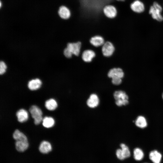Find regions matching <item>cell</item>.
Wrapping results in <instances>:
<instances>
[{
    "label": "cell",
    "instance_id": "1",
    "mask_svg": "<svg viewBox=\"0 0 163 163\" xmlns=\"http://www.w3.org/2000/svg\"><path fill=\"white\" fill-rule=\"evenodd\" d=\"M109 77L112 78V82L115 85H118L122 82V78L123 77L124 72L120 68H113L109 71L108 74Z\"/></svg>",
    "mask_w": 163,
    "mask_h": 163
},
{
    "label": "cell",
    "instance_id": "2",
    "mask_svg": "<svg viewBox=\"0 0 163 163\" xmlns=\"http://www.w3.org/2000/svg\"><path fill=\"white\" fill-rule=\"evenodd\" d=\"M162 10L161 5L157 2H155L150 7L149 13L154 19L161 21L163 20V17L161 14Z\"/></svg>",
    "mask_w": 163,
    "mask_h": 163
},
{
    "label": "cell",
    "instance_id": "3",
    "mask_svg": "<svg viewBox=\"0 0 163 163\" xmlns=\"http://www.w3.org/2000/svg\"><path fill=\"white\" fill-rule=\"evenodd\" d=\"M113 96L117 106H121L128 104V97L124 91L121 90L116 91L114 93Z\"/></svg>",
    "mask_w": 163,
    "mask_h": 163
},
{
    "label": "cell",
    "instance_id": "4",
    "mask_svg": "<svg viewBox=\"0 0 163 163\" xmlns=\"http://www.w3.org/2000/svg\"><path fill=\"white\" fill-rule=\"evenodd\" d=\"M29 111L34 119V124L36 125L39 124L43 119L41 110L37 106L33 105L30 108Z\"/></svg>",
    "mask_w": 163,
    "mask_h": 163
},
{
    "label": "cell",
    "instance_id": "5",
    "mask_svg": "<svg viewBox=\"0 0 163 163\" xmlns=\"http://www.w3.org/2000/svg\"><path fill=\"white\" fill-rule=\"evenodd\" d=\"M103 11L105 16L109 19L114 18L117 17L118 13L117 8L111 4L105 5L103 8Z\"/></svg>",
    "mask_w": 163,
    "mask_h": 163
},
{
    "label": "cell",
    "instance_id": "6",
    "mask_svg": "<svg viewBox=\"0 0 163 163\" xmlns=\"http://www.w3.org/2000/svg\"><path fill=\"white\" fill-rule=\"evenodd\" d=\"M115 50L114 47L110 42L107 41L103 45L102 51L103 55L106 57L111 56Z\"/></svg>",
    "mask_w": 163,
    "mask_h": 163
},
{
    "label": "cell",
    "instance_id": "7",
    "mask_svg": "<svg viewBox=\"0 0 163 163\" xmlns=\"http://www.w3.org/2000/svg\"><path fill=\"white\" fill-rule=\"evenodd\" d=\"M81 46V43L78 42L68 43L66 48L72 55L78 56L80 52Z\"/></svg>",
    "mask_w": 163,
    "mask_h": 163
},
{
    "label": "cell",
    "instance_id": "8",
    "mask_svg": "<svg viewBox=\"0 0 163 163\" xmlns=\"http://www.w3.org/2000/svg\"><path fill=\"white\" fill-rule=\"evenodd\" d=\"M59 16L62 19L67 20L71 16V12L70 9L65 5L60 6L58 11Z\"/></svg>",
    "mask_w": 163,
    "mask_h": 163
},
{
    "label": "cell",
    "instance_id": "9",
    "mask_svg": "<svg viewBox=\"0 0 163 163\" xmlns=\"http://www.w3.org/2000/svg\"><path fill=\"white\" fill-rule=\"evenodd\" d=\"M131 9L134 12L141 13L145 10L144 4L141 1L136 0L133 2L130 5Z\"/></svg>",
    "mask_w": 163,
    "mask_h": 163
},
{
    "label": "cell",
    "instance_id": "10",
    "mask_svg": "<svg viewBox=\"0 0 163 163\" xmlns=\"http://www.w3.org/2000/svg\"><path fill=\"white\" fill-rule=\"evenodd\" d=\"M99 98L97 95L95 94H91L87 101V105L90 108H94L99 104Z\"/></svg>",
    "mask_w": 163,
    "mask_h": 163
},
{
    "label": "cell",
    "instance_id": "11",
    "mask_svg": "<svg viewBox=\"0 0 163 163\" xmlns=\"http://www.w3.org/2000/svg\"><path fill=\"white\" fill-rule=\"evenodd\" d=\"M18 121L20 123H23L27 120L28 114L27 111L23 109L18 110L16 113Z\"/></svg>",
    "mask_w": 163,
    "mask_h": 163
},
{
    "label": "cell",
    "instance_id": "12",
    "mask_svg": "<svg viewBox=\"0 0 163 163\" xmlns=\"http://www.w3.org/2000/svg\"><path fill=\"white\" fill-rule=\"evenodd\" d=\"M39 149V151L41 153L47 154L51 151L52 147L51 144L49 142L43 141L40 143Z\"/></svg>",
    "mask_w": 163,
    "mask_h": 163
},
{
    "label": "cell",
    "instance_id": "13",
    "mask_svg": "<svg viewBox=\"0 0 163 163\" xmlns=\"http://www.w3.org/2000/svg\"><path fill=\"white\" fill-rule=\"evenodd\" d=\"M15 146L16 149L18 151L22 152L28 148L29 143L28 141H16L15 143Z\"/></svg>",
    "mask_w": 163,
    "mask_h": 163
},
{
    "label": "cell",
    "instance_id": "14",
    "mask_svg": "<svg viewBox=\"0 0 163 163\" xmlns=\"http://www.w3.org/2000/svg\"><path fill=\"white\" fill-rule=\"evenodd\" d=\"M95 53L93 50H88L84 51L82 53V58L86 62H90L95 56Z\"/></svg>",
    "mask_w": 163,
    "mask_h": 163
},
{
    "label": "cell",
    "instance_id": "15",
    "mask_svg": "<svg viewBox=\"0 0 163 163\" xmlns=\"http://www.w3.org/2000/svg\"><path fill=\"white\" fill-rule=\"evenodd\" d=\"M41 84V81L38 78H36L29 81L28 83L27 86L30 90L34 91L39 88Z\"/></svg>",
    "mask_w": 163,
    "mask_h": 163
},
{
    "label": "cell",
    "instance_id": "16",
    "mask_svg": "<svg viewBox=\"0 0 163 163\" xmlns=\"http://www.w3.org/2000/svg\"><path fill=\"white\" fill-rule=\"evenodd\" d=\"M161 157V154L156 150L152 151L149 154L150 159L154 163H160Z\"/></svg>",
    "mask_w": 163,
    "mask_h": 163
},
{
    "label": "cell",
    "instance_id": "17",
    "mask_svg": "<svg viewBox=\"0 0 163 163\" xmlns=\"http://www.w3.org/2000/svg\"><path fill=\"white\" fill-rule=\"evenodd\" d=\"M90 43L93 46L98 47L103 45L104 40L101 36L97 35L91 37L90 40Z\"/></svg>",
    "mask_w": 163,
    "mask_h": 163
},
{
    "label": "cell",
    "instance_id": "18",
    "mask_svg": "<svg viewBox=\"0 0 163 163\" xmlns=\"http://www.w3.org/2000/svg\"><path fill=\"white\" fill-rule=\"evenodd\" d=\"M135 123L136 126L141 128H145L147 125V123L145 118L142 116H139L137 118Z\"/></svg>",
    "mask_w": 163,
    "mask_h": 163
},
{
    "label": "cell",
    "instance_id": "19",
    "mask_svg": "<svg viewBox=\"0 0 163 163\" xmlns=\"http://www.w3.org/2000/svg\"><path fill=\"white\" fill-rule=\"evenodd\" d=\"M45 105L47 110L53 111L56 109L57 107L58 104L55 100L51 98L45 101Z\"/></svg>",
    "mask_w": 163,
    "mask_h": 163
},
{
    "label": "cell",
    "instance_id": "20",
    "mask_svg": "<svg viewBox=\"0 0 163 163\" xmlns=\"http://www.w3.org/2000/svg\"><path fill=\"white\" fill-rule=\"evenodd\" d=\"M13 137L16 141L18 140L28 141L26 135L18 129H16L14 131L13 134Z\"/></svg>",
    "mask_w": 163,
    "mask_h": 163
},
{
    "label": "cell",
    "instance_id": "21",
    "mask_svg": "<svg viewBox=\"0 0 163 163\" xmlns=\"http://www.w3.org/2000/svg\"><path fill=\"white\" fill-rule=\"evenodd\" d=\"M42 124L43 126L46 128L52 127L55 123L54 119L51 117H45L43 118Z\"/></svg>",
    "mask_w": 163,
    "mask_h": 163
},
{
    "label": "cell",
    "instance_id": "22",
    "mask_svg": "<svg viewBox=\"0 0 163 163\" xmlns=\"http://www.w3.org/2000/svg\"><path fill=\"white\" fill-rule=\"evenodd\" d=\"M133 156L135 160L137 161H140L143 158L144 154L141 149L136 148L134 150Z\"/></svg>",
    "mask_w": 163,
    "mask_h": 163
},
{
    "label": "cell",
    "instance_id": "23",
    "mask_svg": "<svg viewBox=\"0 0 163 163\" xmlns=\"http://www.w3.org/2000/svg\"><path fill=\"white\" fill-rule=\"evenodd\" d=\"M120 146L125 158L129 157L130 153L128 147L124 143L121 144Z\"/></svg>",
    "mask_w": 163,
    "mask_h": 163
},
{
    "label": "cell",
    "instance_id": "24",
    "mask_svg": "<svg viewBox=\"0 0 163 163\" xmlns=\"http://www.w3.org/2000/svg\"><path fill=\"white\" fill-rule=\"evenodd\" d=\"M116 155L117 158L120 160H123L125 159L121 149H117L116 152Z\"/></svg>",
    "mask_w": 163,
    "mask_h": 163
},
{
    "label": "cell",
    "instance_id": "25",
    "mask_svg": "<svg viewBox=\"0 0 163 163\" xmlns=\"http://www.w3.org/2000/svg\"><path fill=\"white\" fill-rule=\"evenodd\" d=\"M7 66L5 63L2 61L0 62V74L2 75L5 72Z\"/></svg>",
    "mask_w": 163,
    "mask_h": 163
},
{
    "label": "cell",
    "instance_id": "26",
    "mask_svg": "<svg viewBox=\"0 0 163 163\" xmlns=\"http://www.w3.org/2000/svg\"><path fill=\"white\" fill-rule=\"evenodd\" d=\"M63 53L64 56L67 58H71L72 55L66 48L64 50Z\"/></svg>",
    "mask_w": 163,
    "mask_h": 163
},
{
    "label": "cell",
    "instance_id": "27",
    "mask_svg": "<svg viewBox=\"0 0 163 163\" xmlns=\"http://www.w3.org/2000/svg\"><path fill=\"white\" fill-rule=\"evenodd\" d=\"M119 2H123L125 1V0H115Z\"/></svg>",
    "mask_w": 163,
    "mask_h": 163
},
{
    "label": "cell",
    "instance_id": "28",
    "mask_svg": "<svg viewBox=\"0 0 163 163\" xmlns=\"http://www.w3.org/2000/svg\"><path fill=\"white\" fill-rule=\"evenodd\" d=\"M162 98L163 99V93L162 95Z\"/></svg>",
    "mask_w": 163,
    "mask_h": 163
}]
</instances>
